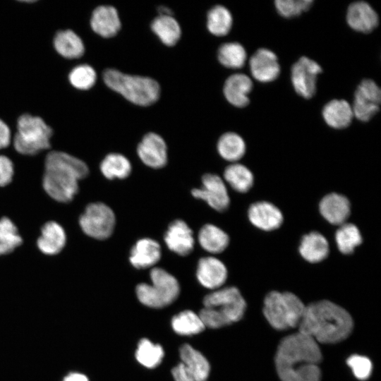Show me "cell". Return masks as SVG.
<instances>
[{
  "label": "cell",
  "instance_id": "obj_1",
  "mask_svg": "<svg viewBox=\"0 0 381 381\" xmlns=\"http://www.w3.org/2000/svg\"><path fill=\"white\" fill-rule=\"evenodd\" d=\"M322 358L318 344L298 332L284 337L279 344L276 370L282 381H320Z\"/></svg>",
  "mask_w": 381,
  "mask_h": 381
},
{
  "label": "cell",
  "instance_id": "obj_2",
  "mask_svg": "<svg viewBox=\"0 0 381 381\" xmlns=\"http://www.w3.org/2000/svg\"><path fill=\"white\" fill-rule=\"evenodd\" d=\"M350 314L337 304L322 300L306 306L298 326L301 332L318 344H335L346 339L352 332Z\"/></svg>",
  "mask_w": 381,
  "mask_h": 381
},
{
  "label": "cell",
  "instance_id": "obj_3",
  "mask_svg": "<svg viewBox=\"0 0 381 381\" xmlns=\"http://www.w3.org/2000/svg\"><path fill=\"white\" fill-rule=\"evenodd\" d=\"M88 174V167L82 159L63 151H51L44 159L42 186L50 198L68 203L78 192V181Z\"/></svg>",
  "mask_w": 381,
  "mask_h": 381
},
{
  "label": "cell",
  "instance_id": "obj_4",
  "mask_svg": "<svg viewBox=\"0 0 381 381\" xmlns=\"http://www.w3.org/2000/svg\"><path fill=\"white\" fill-rule=\"evenodd\" d=\"M204 308L199 316L205 327L219 328L236 322L243 316L246 303L234 286L217 289L203 299Z\"/></svg>",
  "mask_w": 381,
  "mask_h": 381
},
{
  "label": "cell",
  "instance_id": "obj_5",
  "mask_svg": "<svg viewBox=\"0 0 381 381\" xmlns=\"http://www.w3.org/2000/svg\"><path fill=\"white\" fill-rule=\"evenodd\" d=\"M102 78L108 87L136 105L149 106L159 97V85L151 78L126 74L114 68H107L104 71Z\"/></svg>",
  "mask_w": 381,
  "mask_h": 381
},
{
  "label": "cell",
  "instance_id": "obj_6",
  "mask_svg": "<svg viewBox=\"0 0 381 381\" xmlns=\"http://www.w3.org/2000/svg\"><path fill=\"white\" fill-rule=\"evenodd\" d=\"M53 134V128L42 117L24 114L17 120L13 147L23 155H35L51 147Z\"/></svg>",
  "mask_w": 381,
  "mask_h": 381
},
{
  "label": "cell",
  "instance_id": "obj_7",
  "mask_svg": "<svg viewBox=\"0 0 381 381\" xmlns=\"http://www.w3.org/2000/svg\"><path fill=\"white\" fill-rule=\"evenodd\" d=\"M306 306L291 292L272 291L264 299L263 314L270 325L277 330L298 327Z\"/></svg>",
  "mask_w": 381,
  "mask_h": 381
},
{
  "label": "cell",
  "instance_id": "obj_8",
  "mask_svg": "<svg viewBox=\"0 0 381 381\" xmlns=\"http://www.w3.org/2000/svg\"><path fill=\"white\" fill-rule=\"evenodd\" d=\"M151 284L140 283L136 286V295L141 303L155 308L167 306L178 297L180 286L177 279L162 268L150 271Z\"/></svg>",
  "mask_w": 381,
  "mask_h": 381
},
{
  "label": "cell",
  "instance_id": "obj_9",
  "mask_svg": "<svg viewBox=\"0 0 381 381\" xmlns=\"http://www.w3.org/2000/svg\"><path fill=\"white\" fill-rule=\"evenodd\" d=\"M78 222L87 236L97 240H104L114 232L116 217L113 210L106 204L92 202L87 205Z\"/></svg>",
  "mask_w": 381,
  "mask_h": 381
},
{
  "label": "cell",
  "instance_id": "obj_10",
  "mask_svg": "<svg viewBox=\"0 0 381 381\" xmlns=\"http://www.w3.org/2000/svg\"><path fill=\"white\" fill-rule=\"evenodd\" d=\"M381 90L371 79H364L358 85L351 106L353 116L359 121H370L380 110Z\"/></svg>",
  "mask_w": 381,
  "mask_h": 381
},
{
  "label": "cell",
  "instance_id": "obj_11",
  "mask_svg": "<svg viewBox=\"0 0 381 381\" xmlns=\"http://www.w3.org/2000/svg\"><path fill=\"white\" fill-rule=\"evenodd\" d=\"M321 66L314 60L301 56L291 67V78L296 92L306 98H311L316 92L318 75Z\"/></svg>",
  "mask_w": 381,
  "mask_h": 381
},
{
  "label": "cell",
  "instance_id": "obj_12",
  "mask_svg": "<svg viewBox=\"0 0 381 381\" xmlns=\"http://www.w3.org/2000/svg\"><path fill=\"white\" fill-rule=\"evenodd\" d=\"M192 195L205 201L212 209L222 212L230 204V198L222 179L214 174H206L202 177V187L193 188Z\"/></svg>",
  "mask_w": 381,
  "mask_h": 381
},
{
  "label": "cell",
  "instance_id": "obj_13",
  "mask_svg": "<svg viewBox=\"0 0 381 381\" xmlns=\"http://www.w3.org/2000/svg\"><path fill=\"white\" fill-rule=\"evenodd\" d=\"M137 153L143 164L160 169L167 162V147L164 140L155 133L145 134L137 147Z\"/></svg>",
  "mask_w": 381,
  "mask_h": 381
},
{
  "label": "cell",
  "instance_id": "obj_14",
  "mask_svg": "<svg viewBox=\"0 0 381 381\" xmlns=\"http://www.w3.org/2000/svg\"><path fill=\"white\" fill-rule=\"evenodd\" d=\"M249 66L253 77L261 83L274 81L280 73L277 55L266 48H260L252 55Z\"/></svg>",
  "mask_w": 381,
  "mask_h": 381
},
{
  "label": "cell",
  "instance_id": "obj_15",
  "mask_svg": "<svg viewBox=\"0 0 381 381\" xmlns=\"http://www.w3.org/2000/svg\"><path fill=\"white\" fill-rule=\"evenodd\" d=\"M248 217L254 226L265 231L277 229L284 220L281 210L267 201H258L251 204L248 210Z\"/></svg>",
  "mask_w": 381,
  "mask_h": 381
},
{
  "label": "cell",
  "instance_id": "obj_16",
  "mask_svg": "<svg viewBox=\"0 0 381 381\" xmlns=\"http://www.w3.org/2000/svg\"><path fill=\"white\" fill-rule=\"evenodd\" d=\"M164 240L170 250L181 256L189 255L194 248L193 231L181 219H176L169 225Z\"/></svg>",
  "mask_w": 381,
  "mask_h": 381
},
{
  "label": "cell",
  "instance_id": "obj_17",
  "mask_svg": "<svg viewBox=\"0 0 381 381\" xmlns=\"http://www.w3.org/2000/svg\"><path fill=\"white\" fill-rule=\"evenodd\" d=\"M228 271L225 265L217 258L207 256L199 260L196 277L201 285L210 289H217L226 282Z\"/></svg>",
  "mask_w": 381,
  "mask_h": 381
},
{
  "label": "cell",
  "instance_id": "obj_18",
  "mask_svg": "<svg viewBox=\"0 0 381 381\" xmlns=\"http://www.w3.org/2000/svg\"><path fill=\"white\" fill-rule=\"evenodd\" d=\"M319 210L329 224L340 226L346 223L350 216L351 203L345 195L331 193L321 199Z\"/></svg>",
  "mask_w": 381,
  "mask_h": 381
},
{
  "label": "cell",
  "instance_id": "obj_19",
  "mask_svg": "<svg viewBox=\"0 0 381 381\" xmlns=\"http://www.w3.org/2000/svg\"><path fill=\"white\" fill-rule=\"evenodd\" d=\"M346 21L354 30L369 33L375 30L379 23L376 11L367 2L358 1L351 4L347 9Z\"/></svg>",
  "mask_w": 381,
  "mask_h": 381
},
{
  "label": "cell",
  "instance_id": "obj_20",
  "mask_svg": "<svg viewBox=\"0 0 381 381\" xmlns=\"http://www.w3.org/2000/svg\"><path fill=\"white\" fill-rule=\"evenodd\" d=\"M92 30L102 37L115 36L121 27L116 9L111 6H99L92 13L90 18Z\"/></svg>",
  "mask_w": 381,
  "mask_h": 381
},
{
  "label": "cell",
  "instance_id": "obj_21",
  "mask_svg": "<svg viewBox=\"0 0 381 381\" xmlns=\"http://www.w3.org/2000/svg\"><path fill=\"white\" fill-rule=\"evenodd\" d=\"M66 243V231L61 224L51 220L42 225L37 246L43 254L57 255L64 248Z\"/></svg>",
  "mask_w": 381,
  "mask_h": 381
},
{
  "label": "cell",
  "instance_id": "obj_22",
  "mask_svg": "<svg viewBox=\"0 0 381 381\" xmlns=\"http://www.w3.org/2000/svg\"><path fill=\"white\" fill-rule=\"evenodd\" d=\"M162 251L157 241L150 238L138 240L130 251L129 261L136 269L155 265L161 258Z\"/></svg>",
  "mask_w": 381,
  "mask_h": 381
},
{
  "label": "cell",
  "instance_id": "obj_23",
  "mask_svg": "<svg viewBox=\"0 0 381 381\" xmlns=\"http://www.w3.org/2000/svg\"><path fill=\"white\" fill-rule=\"evenodd\" d=\"M253 88L252 80L246 74L235 73L225 81L223 92L226 100L236 107H245L249 102Z\"/></svg>",
  "mask_w": 381,
  "mask_h": 381
},
{
  "label": "cell",
  "instance_id": "obj_24",
  "mask_svg": "<svg viewBox=\"0 0 381 381\" xmlns=\"http://www.w3.org/2000/svg\"><path fill=\"white\" fill-rule=\"evenodd\" d=\"M298 251L305 260L310 263H318L328 256L329 246L322 234L311 231L301 238Z\"/></svg>",
  "mask_w": 381,
  "mask_h": 381
},
{
  "label": "cell",
  "instance_id": "obj_25",
  "mask_svg": "<svg viewBox=\"0 0 381 381\" xmlns=\"http://www.w3.org/2000/svg\"><path fill=\"white\" fill-rule=\"evenodd\" d=\"M322 116L325 123L336 129L348 127L353 116L351 105L344 99H332L323 107Z\"/></svg>",
  "mask_w": 381,
  "mask_h": 381
},
{
  "label": "cell",
  "instance_id": "obj_26",
  "mask_svg": "<svg viewBox=\"0 0 381 381\" xmlns=\"http://www.w3.org/2000/svg\"><path fill=\"white\" fill-rule=\"evenodd\" d=\"M55 51L67 59L80 58L85 53V45L80 37L71 29L57 32L53 40Z\"/></svg>",
  "mask_w": 381,
  "mask_h": 381
},
{
  "label": "cell",
  "instance_id": "obj_27",
  "mask_svg": "<svg viewBox=\"0 0 381 381\" xmlns=\"http://www.w3.org/2000/svg\"><path fill=\"white\" fill-rule=\"evenodd\" d=\"M181 363L195 381H206L210 373V364L206 358L189 344L180 348Z\"/></svg>",
  "mask_w": 381,
  "mask_h": 381
},
{
  "label": "cell",
  "instance_id": "obj_28",
  "mask_svg": "<svg viewBox=\"0 0 381 381\" xmlns=\"http://www.w3.org/2000/svg\"><path fill=\"white\" fill-rule=\"evenodd\" d=\"M198 239L199 244L205 250L213 254L223 252L229 244L228 234L212 224H207L201 227Z\"/></svg>",
  "mask_w": 381,
  "mask_h": 381
},
{
  "label": "cell",
  "instance_id": "obj_29",
  "mask_svg": "<svg viewBox=\"0 0 381 381\" xmlns=\"http://www.w3.org/2000/svg\"><path fill=\"white\" fill-rule=\"evenodd\" d=\"M151 29L169 47L175 45L181 35L179 23L172 16H158L152 20Z\"/></svg>",
  "mask_w": 381,
  "mask_h": 381
},
{
  "label": "cell",
  "instance_id": "obj_30",
  "mask_svg": "<svg viewBox=\"0 0 381 381\" xmlns=\"http://www.w3.org/2000/svg\"><path fill=\"white\" fill-rule=\"evenodd\" d=\"M224 178L232 189L241 193L249 191L254 183L251 171L238 162L232 163L226 167Z\"/></svg>",
  "mask_w": 381,
  "mask_h": 381
},
{
  "label": "cell",
  "instance_id": "obj_31",
  "mask_svg": "<svg viewBox=\"0 0 381 381\" xmlns=\"http://www.w3.org/2000/svg\"><path fill=\"white\" fill-rule=\"evenodd\" d=\"M217 151L225 160L235 163L245 155L246 146L241 135L234 132L224 133L217 142Z\"/></svg>",
  "mask_w": 381,
  "mask_h": 381
},
{
  "label": "cell",
  "instance_id": "obj_32",
  "mask_svg": "<svg viewBox=\"0 0 381 381\" xmlns=\"http://www.w3.org/2000/svg\"><path fill=\"white\" fill-rule=\"evenodd\" d=\"M100 171L107 179H123L131 172V164L128 158L119 153L107 155L100 163Z\"/></svg>",
  "mask_w": 381,
  "mask_h": 381
},
{
  "label": "cell",
  "instance_id": "obj_33",
  "mask_svg": "<svg viewBox=\"0 0 381 381\" xmlns=\"http://www.w3.org/2000/svg\"><path fill=\"white\" fill-rule=\"evenodd\" d=\"M335 241L340 253L350 255L362 243L363 238L355 224L346 222L339 226L336 231Z\"/></svg>",
  "mask_w": 381,
  "mask_h": 381
},
{
  "label": "cell",
  "instance_id": "obj_34",
  "mask_svg": "<svg viewBox=\"0 0 381 381\" xmlns=\"http://www.w3.org/2000/svg\"><path fill=\"white\" fill-rule=\"evenodd\" d=\"M233 18L224 6L217 5L207 13V27L210 32L217 37L226 35L231 29Z\"/></svg>",
  "mask_w": 381,
  "mask_h": 381
},
{
  "label": "cell",
  "instance_id": "obj_35",
  "mask_svg": "<svg viewBox=\"0 0 381 381\" xmlns=\"http://www.w3.org/2000/svg\"><path fill=\"white\" fill-rule=\"evenodd\" d=\"M217 58L222 65L228 68H241L246 61L245 48L238 42L222 44L217 52Z\"/></svg>",
  "mask_w": 381,
  "mask_h": 381
},
{
  "label": "cell",
  "instance_id": "obj_36",
  "mask_svg": "<svg viewBox=\"0 0 381 381\" xmlns=\"http://www.w3.org/2000/svg\"><path fill=\"white\" fill-rule=\"evenodd\" d=\"M23 243L14 222L7 217L0 218V256L12 253Z\"/></svg>",
  "mask_w": 381,
  "mask_h": 381
},
{
  "label": "cell",
  "instance_id": "obj_37",
  "mask_svg": "<svg viewBox=\"0 0 381 381\" xmlns=\"http://www.w3.org/2000/svg\"><path fill=\"white\" fill-rule=\"evenodd\" d=\"M171 325L174 331L181 335L196 334L205 328L200 316L191 310H185L175 315Z\"/></svg>",
  "mask_w": 381,
  "mask_h": 381
},
{
  "label": "cell",
  "instance_id": "obj_38",
  "mask_svg": "<svg viewBox=\"0 0 381 381\" xmlns=\"http://www.w3.org/2000/svg\"><path fill=\"white\" fill-rule=\"evenodd\" d=\"M163 356L164 351L159 344H155L145 338L139 341L135 358L143 366L155 368L161 363Z\"/></svg>",
  "mask_w": 381,
  "mask_h": 381
},
{
  "label": "cell",
  "instance_id": "obj_39",
  "mask_svg": "<svg viewBox=\"0 0 381 381\" xmlns=\"http://www.w3.org/2000/svg\"><path fill=\"white\" fill-rule=\"evenodd\" d=\"M68 79L74 88L80 90H87L95 84L97 73L91 66L80 64L70 71Z\"/></svg>",
  "mask_w": 381,
  "mask_h": 381
},
{
  "label": "cell",
  "instance_id": "obj_40",
  "mask_svg": "<svg viewBox=\"0 0 381 381\" xmlns=\"http://www.w3.org/2000/svg\"><path fill=\"white\" fill-rule=\"evenodd\" d=\"M313 4L312 0H277L275 8L279 15L290 18L307 11Z\"/></svg>",
  "mask_w": 381,
  "mask_h": 381
},
{
  "label": "cell",
  "instance_id": "obj_41",
  "mask_svg": "<svg viewBox=\"0 0 381 381\" xmlns=\"http://www.w3.org/2000/svg\"><path fill=\"white\" fill-rule=\"evenodd\" d=\"M346 363L357 379L365 380L370 376L373 365L368 357L352 355L347 359Z\"/></svg>",
  "mask_w": 381,
  "mask_h": 381
},
{
  "label": "cell",
  "instance_id": "obj_42",
  "mask_svg": "<svg viewBox=\"0 0 381 381\" xmlns=\"http://www.w3.org/2000/svg\"><path fill=\"white\" fill-rule=\"evenodd\" d=\"M14 175V165L6 155H0V187L8 185Z\"/></svg>",
  "mask_w": 381,
  "mask_h": 381
},
{
  "label": "cell",
  "instance_id": "obj_43",
  "mask_svg": "<svg viewBox=\"0 0 381 381\" xmlns=\"http://www.w3.org/2000/svg\"><path fill=\"white\" fill-rule=\"evenodd\" d=\"M11 141V131L8 124L0 119V150L9 146Z\"/></svg>",
  "mask_w": 381,
  "mask_h": 381
},
{
  "label": "cell",
  "instance_id": "obj_44",
  "mask_svg": "<svg viewBox=\"0 0 381 381\" xmlns=\"http://www.w3.org/2000/svg\"><path fill=\"white\" fill-rule=\"evenodd\" d=\"M171 373L175 381H195L182 363L175 366Z\"/></svg>",
  "mask_w": 381,
  "mask_h": 381
},
{
  "label": "cell",
  "instance_id": "obj_45",
  "mask_svg": "<svg viewBox=\"0 0 381 381\" xmlns=\"http://www.w3.org/2000/svg\"><path fill=\"white\" fill-rule=\"evenodd\" d=\"M63 381H89L88 378L83 374L79 373H71L66 375Z\"/></svg>",
  "mask_w": 381,
  "mask_h": 381
},
{
  "label": "cell",
  "instance_id": "obj_46",
  "mask_svg": "<svg viewBox=\"0 0 381 381\" xmlns=\"http://www.w3.org/2000/svg\"><path fill=\"white\" fill-rule=\"evenodd\" d=\"M159 16H172V11L167 6H160L157 8Z\"/></svg>",
  "mask_w": 381,
  "mask_h": 381
}]
</instances>
